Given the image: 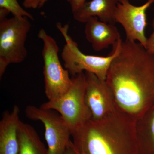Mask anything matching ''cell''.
Masks as SVG:
<instances>
[{
	"label": "cell",
	"mask_w": 154,
	"mask_h": 154,
	"mask_svg": "<svg viewBox=\"0 0 154 154\" xmlns=\"http://www.w3.org/2000/svg\"><path fill=\"white\" fill-rule=\"evenodd\" d=\"M106 82L117 110L136 121L154 105V54L140 43L122 40Z\"/></svg>",
	"instance_id": "cell-1"
},
{
	"label": "cell",
	"mask_w": 154,
	"mask_h": 154,
	"mask_svg": "<svg viewBox=\"0 0 154 154\" xmlns=\"http://www.w3.org/2000/svg\"><path fill=\"white\" fill-rule=\"evenodd\" d=\"M72 136L75 149L85 154H139L136 121L119 111L91 119Z\"/></svg>",
	"instance_id": "cell-2"
},
{
	"label": "cell",
	"mask_w": 154,
	"mask_h": 154,
	"mask_svg": "<svg viewBox=\"0 0 154 154\" xmlns=\"http://www.w3.org/2000/svg\"><path fill=\"white\" fill-rule=\"evenodd\" d=\"M8 11L0 8V78L11 63H21L28 54L25 42L31 24L27 17L7 18Z\"/></svg>",
	"instance_id": "cell-3"
},
{
	"label": "cell",
	"mask_w": 154,
	"mask_h": 154,
	"mask_svg": "<svg viewBox=\"0 0 154 154\" xmlns=\"http://www.w3.org/2000/svg\"><path fill=\"white\" fill-rule=\"evenodd\" d=\"M57 27L65 40L66 44L61 56L64 62V66L70 74L75 76L84 72H90L100 79L106 80L111 64L120 51L121 38L113 46V52L108 56L88 55L80 50L78 44L69 35L68 25L62 26L61 23H58Z\"/></svg>",
	"instance_id": "cell-4"
},
{
	"label": "cell",
	"mask_w": 154,
	"mask_h": 154,
	"mask_svg": "<svg viewBox=\"0 0 154 154\" xmlns=\"http://www.w3.org/2000/svg\"><path fill=\"white\" fill-rule=\"evenodd\" d=\"M71 87L60 98L48 101L40 107L57 111L73 133L92 119L86 103L85 74L81 73L72 79Z\"/></svg>",
	"instance_id": "cell-5"
},
{
	"label": "cell",
	"mask_w": 154,
	"mask_h": 154,
	"mask_svg": "<svg viewBox=\"0 0 154 154\" xmlns=\"http://www.w3.org/2000/svg\"><path fill=\"white\" fill-rule=\"evenodd\" d=\"M38 37L43 42L42 56L45 92L48 101L56 100L68 91L72 79L68 70L63 68L58 56L59 48L57 42L43 29L39 30Z\"/></svg>",
	"instance_id": "cell-6"
},
{
	"label": "cell",
	"mask_w": 154,
	"mask_h": 154,
	"mask_svg": "<svg viewBox=\"0 0 154 154\" xmlns=\"http://www.w3.org/2000/svg\"><path fill=\"white\" fill-rule=\"evenodd\" d=\"M26 116L44 125L45 137L48 154H63L69 143L72 131L59 113L55 110L29 105L25 110Z\"/></svg>",
	"instance_id": "cell-7"
},
{
	"label": "cell",
	"mask_w": 154,
	"mask_h": 154,
	"mask_svg": "<svg viewBox=\"0 0 154 154\" xmlns=\"http://www.w3.org/2000/svg\"><path fill=\"white\" fill-rule=\"evenodd\" d=\"M154 3L147 0L143 5L136 6L128 0H119L114 16V22L121 24L126 34V40L139 42L145 47L147 38L145 30L147 25L146 11Z\"/></svg>",
	"instance_id": "cell-8"
},
{
	"label": "cell",
	"mask_w": 154,
	"mask_h": 154,
	"mask_svg": "<svg viewBox=\"0 0 154 154\" xmlns=\"http://www.w3.org/2000/svg\"><path fill=\"white\" fill-rule=\"evenodd\" d=\"M85 74V98L92 115L91 119L100 120L118 111L106 80L100 79L90 72H86Z\"/></svg>",
	"instance_id": "cell-9"
},
{
	"label": "cell",
	"mask_w": 154,
	"mask_h": 154,
	"mask_svg": "<svg viewBox=\"0 0 154 154\" xmlns=\"http://www.w3.org/2000/svg\"><path fill=\"white\" fill-rule=\"evenodd\" d=\"M85 23L86 39L96 51L107 48L111 45L114 46L121 38L116 26L102 22L97 17H91Z\"/></svg>",
	"instance_id": "cell-10"
},
{
	"label": "cell",
	"mask_w": 154,
	"mask_h": 154,
	"mask_svg": "<svg viewBox=\"0 0 154 154\" xmlns=\"http://www.w3.org/2000/svg\"><path fill=\"white\" fill-rule=\"evenodd\" d=\"M20 109L15 105L6 111L0 121V154H17L19 152L18 128Z\"/></svg>",
	"instance_id": "cell-11"
},
{
	"label": "cell",
	"mask_w": 154,
	"mask_h": 154,
	"mask_svg": "<svg viewBox=\"0 0 154 154\" xmlns=\"http://www.w3.org/2000/svg\"><path fill=\"white\" fill-rule=\"evenodd\" d=\"M119 0H91L72 12L74 19L85 23L89 18L96 17L106 23H114V16Z\"/></svg>",
	"instance_id": "cell-12"
},
{
	"label": "cell",
	"mask_w": 154,
	"mask_h": 154,
	"mask_svg": "<svg viewBox=\"0 0 154 154\" xmlns=\"http://www.w3.org/2000/svg\"><path fill=\"white\" fill-rule=\"evenodd\" d=\"M139 154H154V105L136 121Z\"/></svg>",
	"instance_id": "cell-13"
},
{
	"label": "cell",
	"mask_w": 154,
	"mask_h": 154,
	"mask_svg": "<svg viewBox=\"0 0 154 154\" xmlns=\"http://www.w3.org/2000/svg\"><path fill=\"white\" fill-rule=\"evenodd\" d=\"M19 149L17 154H48L34 128L20 121L18 128Z\"/></svg>",
	"instance_id": "cell-14"
},
{
	"label": "cell",
	"mask_w": 154,
	"mask_h": 154,
	"mask_svg": "<svg viewBox=\"0 0 154 154\" xmlns=\"http://www.w3.org/2000/svg\"><path fill=\"white\" fill-rule=\"evenodd\" d=\"M0 8L6 9L13 14L14 17H25L30 20H34L33 16L24 10L20 5L17 0H0Z\"/></svg>",
	"instance_id": "cell-15"
},
{
	"label": "cell",
	"mask_w": 154,
	"mask_h": 154,
	"mask_svg": "<svg viewBox=\"0 0 154 154\" xmlns=\"http://www.w3.org/2000/svg\"><path fill=\"white\" fill-rule=\"evenodd\" d=\"M152 27L153 31L150 37L147 38L145 48L149 53L154 54V19L153 20Z\"/></svg>",
	"instance_id": "cell-16"
},
{
	"label": "cell",
	"mask_w": 154,
	"mask_h": 154,
	"mask_svg": "<svg viewBox=\"0 0 154 154\" xmlns=\"http://www.w3.org/2000/svg\"><path fill=\"white\" fill-rule=\"evenodd\" d=\"M42 0H24L23 5L26 8L36 9L39 8Z\"/></svg>",
	"instance_id": "cell-17"
},
{
	"label": "cell",
	"mask_w": 154,
	"mask_h": 154,
	"mask_svg": "<svg viewBox=\"0 0 154 154\" xmlns=\"http://www.w3.org/2000/svg\"><path fill=\"white\" fill-rule=\"evenodd\" d=\"M68 1L70 5L72 12L79 9L86 2V0H68Z\"/></svg>",
	"instance_id": "cell-18"
},
{
	"label": "cell",
	"mask_w": 154,
	"mask_h": 154,
	"mask_svg": "<svg viewBox=\"0 0 154 154\" xmlns=\"http://www.w3.org/2000/svg\"><path fill=\"white\" fill-rule=\"evenodd\" d=\"M63 154H76L72 141H70Z\"/></svg>",
	"instance_id": "cell-19"
},
{
	"label": "cell",
	"mask_w": 154,
	"mask_h": 154,
	"mask_svg": "<svg viewBox=\"0 0 154 154\" xmlns=\"http://www.w3.org/2000/svg\"><path fill=\"white\" fill-rule=\"evenodd\" d=\"M75 151L76 152V154H85L84 153L82 152L79 151H78L76 149H75Z\"/></svg>",
	"instance_id": "cell-20"
},
{
	"label": "cell",
	"mask_w": 154,
	"mask_h": 154,
	"mask_svg": "<svg viewBox=\"0 0 154 154\" xmlns=\"http://www.w3.org/2000/svg\"><path fill=\"white\" fill-rule=\"evenodd\" d=\"M47 1L48 0H42V4H43V5H44V4H45V3H46Z\"/></svg>",
	"instance_id": "cell-21"
},
{
	"label": "cell",
	"mask_w": 154,
	"mask_h": 154,
	"mask_svg": "<svg viewBox=\"0 0 154 154\" xmlns=\"http://www.w3.org/2000/svg\"><path fill=\"white\" fill-rule=\"evenodd\" d=\"M137 1H142V0H137Z\"/></svg>",
	"instance_id": "cell-22"
}]
</instances>
